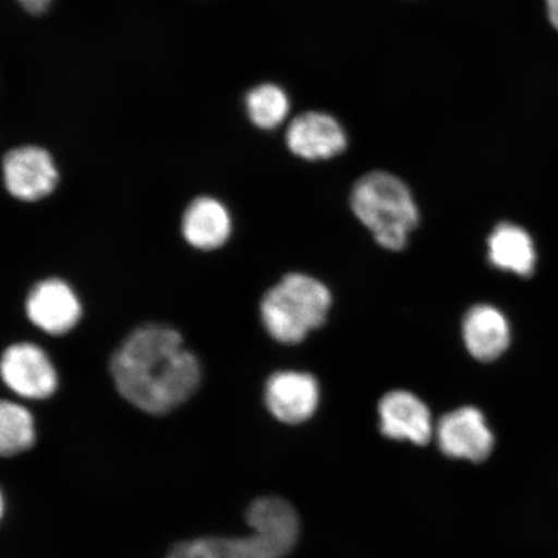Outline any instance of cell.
Returning a JSON list of instances; mask_svg holds the SVG:
<instances>
[{
  "label": "cell",
  "mask_w": 558,
  "mask_h": 558,
  "mask_svg": "<svg viewBox=\"0 0 558 558\" xmlns=\"http://www.w3.org/2000/svg\"><path fill=\"white\" fill-rule=\"evenodd\" d=\"M110 374L125 401L151 415L169 414L198 389L202 368L171 326L137 327L116 349Z\"/></svg>",
  "instance_id": "cell-1"
},
{
  "label": "cell",
  "mask_w": 558,
  "mask_h": 558,
  "mask_svg": "<svg viewBox=\"0 0 558 558\" xmlns=\"http://www.w3.org/2000/svg\"><path fill=\"white\" fill-rule=\"evenodd\" d=\"M246 518L253 534L180 543L166 558H283L294 548L300 525L295 509L288 501L257 499Z\"/></svg>",
  "instance_id": "cell-2"
},
{
  "label": "cell",
  "mask_w": 558,
  "mask_h": 558,
  "mask_svg": "<svg viewBox=\"0 0 558 558\" xmlns=\"http://www.w3.org/2000/svg\"><path fill=\"white\" fill-rule=\"evenodd\" d=\"M351 206L379 246L390 251L407 247L418 225L416 202L407 184L392 173L374 171L354 184Z\"/></svg>",
  "instance_id": "cell-3"
},
{
  "label": "cell",
  "mask_w": 558,
  "mask_h": 558,
  "mask_svg": "<svg viewBox=\"0 0 558 558\" xmlns=\"http://www.w3.org/2000/svg\"><path fill=\"white\" fill-rule=\"evenodd\" d=\"M331 304L329 289L318 279L289 274L265 292L260 302L262 324L278 343L299 344L326 323Z\"/></svg>",
  "instance_id": "cell-4"
},
{
  "label": "cell",
  "mask_w": 558,
  "mask_h": 558,
  "mask_svg": "<svg viewBox=\"0 0 558 558\" xmlns=\"http://www.w3.org/2000/svg\"><path fill=\"white\" fill-rule=\"evenodd\" d=\"M2 378L12 392L27 400H46L59 386L58 372L45 349L20 341L4 349L0 361Z\"/></svg>",
  "instance_id": "cell-5"
},
{
  "label": "cell",
  "mask_w": 558,
  "mask_h": 558,
  "mask_svg": "<svg viewBox=\"0 0 558 558\" xmlns=\"http://www.w3.org/2000/svg\"><path fill=\"white\" fill-rule=\"evenodd\" d=\"M59 178L51 153L41 146H19L3 157L5 190L21 202L33 204L47 198L58 186Z\"/></svg>",
  "instance_id": "cell-6"
},
{
  "label": "cell",
  "mask_w": 558,
  "mask_h": 558,
  "mask_svg": "<svg viewBox=\"0 0 558 558\" xmlns=\"http://www.w3.org/2000/svg\"><path fill=\"white\" fill-rule=\"evenodd\" d=\"M27 319L52 337H61L80 324L81 299L64 279L46 278L35 283L25 299Z\"/></svg>",
  "instance_id": "cell-7"
},
{
  "label": "cell",
  "mask_w": 558,
  "mask_h": 558,
  "mask_svg": "<svg viewBox=\"0 0 558 558\" xmlns=\"http://www.w3.org/2000/svg\"><path fill=\"white\" fill-rule=\"evenodd\" d=\"M439 450L446 457L484 462L494 449L493 432L476 408L464 407L439 418L436 427Z\"/></svg>",
  "instance_id": "cell-8"
},
{
  "label": "cell",
  "mask_w": 558,
  "mask_h": 558,
  "mask_svg": "<svg viewBox=\"0 0 558 558\" xmlns=\"http://www.w3.org/2000/svg\"><path fill=\"white\" fill-rule=\"evenodd\" d=\"M319 386L308 373L277 372L265 384L264 400L277 421L300 424L316 413L319 403Z\"/></svg>",
  "instance_id": "cell-9"
},
{
  "label": "cell",
  "mask_w": 558,
  "mask_h": 558,
  "mask_svg": "<svg viewBox=\"0 0 558 558\" xmlns=\"http://www.w3.org/2000/svg\"><path fill=\"white\" fill-rule=\"evenodd\" d=\"M286 145L292 155L314 162L341 155L347 149L348 137L343 125L332 116L308 111L290 123Z\"/></svg>",
  "instance_id": "cell-10"
},
{
  "label": "cell",
  "mask_w": 558,
  "mask_h": 558,
  "mask_svg": "<svg viewBox=\"0 0 558 558\" xmlns=\"http://www.w3.org/2000/svg\"><path fill=\"white\" fill-rule=\"evenodd\" d=\"M379 417L381 434L388 438L427 445L434 436V422L427 404L407 390H393L384 396Z\"/></svg>",
  "instance_id": "cell-11"
},
{
  "label": "cell",
  "mask_w": 558,
  "mask_h": 558,
  "mask_svg": "<svg viewBox=\"0 0 558 558\" xmlns=\"http://www.w3.org/2000/svg\"><path fill=\"white\" fill-rule=\"evenodd\" d=\"M229 209L218 198L201 195L185 208L181 234L190 246L199 251L221 248L232 235Z\"/></svg>",
  "instance_id": "cell-12"
},
{
  "label": "cell",
  "mask_w": 558,
  "mask_h": 558,
  "mask_svg": "<svg viewBox=\"0 0 558 558\" xmlns=\"http://www.w3.org/2000/svg\"><path fill=\"white\" fill-rule=\"evenodd\" d=\"M463 339L472 357L492 362L504 354L511 343V327L504 313L493 305L478 304L466 312Z\"/></svg>",
  "instance_id": "cell-13"
},
{
  "label": "cell",
  "mask_w": 558,
  "mask_h": 558,
  "mask_svg": "<svg viewBox=\"0 0 558 558\" xmlns=\"http://www.w3.org/2000/svg\"><path fill=\"white\" fill-rule=\"evenodd\" d=\"M487 247L488 262L495 268L525 278L534 274L536 251L525 229L512 222H501L488 235Z\"/></svg>",
  "instance_id": "cell-14"
},
{
  "label": "cell",
  "mask_w": 558,
  "mask_h": 558,
  "mask_svg": "<svg viewBox=\"0 0 558 558\" xmlns=\"http://www.w3.org/2000/svg\"><path fill=\"white\" fill-rule=\"evenodd\" d=\"M244 107L251 123L257 129L270 131L288 118L290 100L281 87L274 83H264L250 90L244 99Z\"/></svg>",
  "instance_id": "cell-15"
},
{
  "label": "cell",
  "mask_w": 558,
  "mask_h": 558,
  "mask_svg": "<svg viewBox=\"0 0 558 558\" xmlns=\"http://www.w3.org/2000/svg\"><path fill=\"white\" fill-rule=\"evenodd\" d=\"M33 416L24 407L11 401L0 404V452L3 457L16 456L34 444Z\"/></svg>",
  "instance_id": "cell-16"
},
{
  "label": "cell",
  "mask_w": 558,
  "mask_h": 558,
  "mask_svg": "<svg viewBox=\"0 0 558 558\" xmlns=\"http://www.w3.org/2000/svg\"><path fill=\"white\" fill-rule=\"evenodd\" d=\"M53 0H17V3L32 15H41L47 12Z\"/></svg>",
  "instance_id": "cell-17"
},
{
  "label": "cell",
  "mask_w": 558,
  "mask_h": 558,
  "mask_svg": "<svg viewBox=\"0 0 558 558\" xmlns=\"http://www.w3.org/2000/svg\"><path fill=\"white\" fill-rule=\"evenodd\" d=\"M550 23L558 31V0H547Z\"/></svg>",
  "instance_id": "cell-18"
}]
</instances>
